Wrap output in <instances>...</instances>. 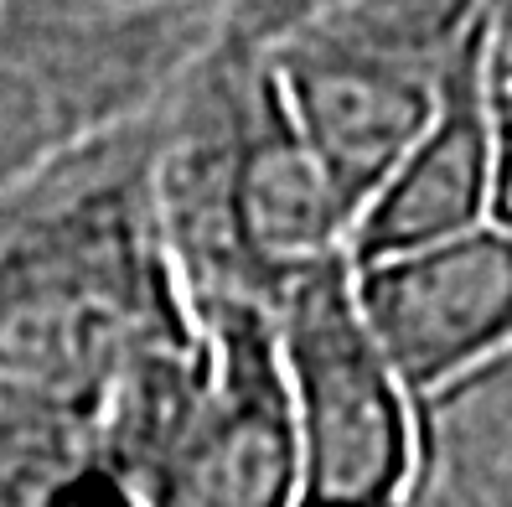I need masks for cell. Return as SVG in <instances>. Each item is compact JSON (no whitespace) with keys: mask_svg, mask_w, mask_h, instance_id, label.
Segmentation results:
<instances>
[{"mask_svg":"<svg viewBox=\"0 0 512 507\" xmlns=\"http://www.w3.org/2000/svg\"><path fill=\"white\" fill-rule=\"evenodd\" d=\"M156 109L0 192V389L94 414L140 352L197 321L150 197Z\"/></svg>","mask_w":512,"mask_h":507,"instance_id":"6da1fadb","label":"cell"},{"mask_svg":"<svg viewBox=\"0 0 512 507\" xmlns=\"http://www.w3.org/2000/svg\"><path fill=\"white\" fill-rule=\"evenodd\" d=\"M140 352L94 414V461L135 507H290L295 425L275 306H207Z\"/></svg>","mask_w":512,"mask_h":507,"instance_id":"7a4b0ae2","label":"cell"},{"mask_svg":"<svg viewBox=\"0 0 512 507\" xmlns=\"http://www.w3.org/2000/svg\"><path fill=\"white\" fill-rule=\"evenodd\" d=\"M487 6L492 0H326L259 47L347 228L425 130Z\"/></svg>","mask_w":512,"mask_h":507,"instance_id":"3957f363","label":"cell"},{"mask_svg":"<svg viewBox=\"0 0 512 507\" xmlns=\"http://www.w3.org/2000/svg\"><path fill=\"white\" fill-rule=\"evenodd\" d=\"M218 32L197 11L0 0V192L150 114Z\"/></svg>","mask_w":512,"mask_h":507,"instance_id":"277c9868","label":"cell"},{"mask_svg":"<svg viewBox=\"0 0 512 507\" xmlns=\"http://www.w3.org/2000/svg\"><path fill=\"white\" fill-rule=\"evenodd\" d=\"M275 347L295 425L290 507H409L419 399L357 306L347 254L316 259L275 295Z\"/></svg>","mask_w":512,"mask_h":507,"instance_id":"5b68a950","label":"cell"},{"mask_svg":"<svg viewBox=\"0 0 512 507\" xmlns=\"http://www.w3.org/2000/svg\"><path fill=\"white\" fill-rule=\"evenodd\" d=\"M352 290L409 394L430 399L512 347V228L487 218L352 264Z\"/></svg>","mask_w":512,"mask_h":507,"instance_id":"8992f818","label":"cell"},{"mask_svg":"<svg viewBox=\"0 0 512 507\" xmlns=\"http://www.w3.org/2000/svg\"><path fill=\"white\" fill-rule=\"evenodd\" d=\"M502 151V104L492 68V6L450 63L425 130L383 176L347 228V259L368 264L419 244H435L461 228L487 223L492 176Z\"/></svg>","mask_w":512,"mask_h":507,"instance_id":"52a82bcc","label":"cell"},{"mask_svg":"<svg viewBox=\"0 0 512 507\" xmlns=\"http://www.w3.org/2000/svg\"><path fill=\"white\" fill-rule=\"evenodd\" d=\"M409 507H512V347L419 399Z\"/></svg>","mask_w":512,"mask_h":507,"instance_id":"ba28073f","label":"cell"},{"mask_svg":"<svg viewBox=\"0 0 512 507\" xmlns=\"http://www.w3.org/2000/svg\"><path fill=\"white\" fill-rule=\"evenodd\" d=\"M88 461L94 435L83 420L0 389V507H52Z\"/></svg>","mask_w":512,"mask_h":507,"instance_id":"9c48e42d","label":"cell"},{"mask_svg":"<svg viewBox=\"0 0 512 507\" xmlns=\"http://www.w3.org/2000/svg\"><path fill=\"white\" fill-rule=\"evenodd\" d=\"M316 6H326V0H233L223 16V37L244 42V47H264L300 16H311Z\"/></svg>","mask_w":512,"mask_h":507,"instance_id":"30bf717a","label":"cell"},{"mask_svg":"<svg viewBox=\"0 0 512 507\" xmlns=\"http://www.w3.org/2000/svg\"><path fill=\"white\" fill-rule=\"evenodd\" d=\"M52 507H135V502L119 492V482H114V476H109L99 461H88V466L73 476V482L57 492Z\"/></svg>","mask_w":512,"mask_h":507,"instance_id":"8fae6325","label":"cell"},{"mask_svg":"<svg viewBox=\"0 0 512 507\" xmlns=\"http://www.w3.org/2000/svg\"><path fill=\"white\" fill-rule=\"evenodd\" d=\"M487 218L512 228V125L502 119V151H497V176H492V207Z\"/></svg>","mask_w":512,"mask_h":507,"instance_id":"7c38bea8","label":"cell"},{"mask_svg":"<svg viewBox=\"0 0 512 507\" xmlns=\"http://www.w3.org/2000/svg\"><path fill=\"white\" fill-rule=\"evenodd\" d=\"M78 6H109V11H197V16H228L233 0H78Z\"/></svg>","mask_w":512,"mask_h":507,"instance_id":"4fadbf2b","label":"cell"},{"mask_svg":"<svg viewBox=\"0 0 512 507\" xmlns=\"http://www.w3.org/2000/svg\"><path fill=\"white\" fill-rule=\"evenodd\" d=\"M497 104H502V119L512 125V83H502V78H497Z\"/></svg>","mask_w":512,"mask_h":507,"instance_id":"5bb4252c","label":"cell"}]
</instances>
